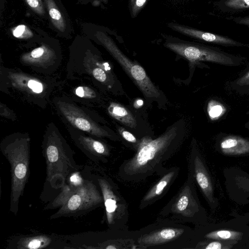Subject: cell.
Segmentation results:
<instances>
[{"mask_svg":"<svg viewBox=\"0 0 249 249\" xmlns=\"http://www.w3.org/2000/svg\"><path fill=\"white\" fill-rule=\"evenodd\" d=\"M194 249H241L240 245L229 242L217 240H202L196 241Z\"/></svg>","mask_w":249,"mask_h":249,"instance_id":"22","label":"cell"},{"mask_svg":"<svg viewBox=\"0 0 249 249\" xmlns=\"http://www.w3.org/2000/svg\"><path fill=\"white\" fill-rule=\"evenodd\" d=\"M168 26L178 33L204 42L228 47L249 48V44L237 41L227 36L205 32L175 23H169Z\"/></svg>","mask_w":249,"mask_h":249,"instance_id":"14","label":"cell"},{"mask_svg":"<svg viewBox=\"0 0 249 249\" xmlns=\"http://www.w3.org/2000/svg\"><path fill=\"white\" fill-rule=\"evenodd\" d=\"M80 147L91 160L104 163L110 155L108 147L103 142L87 137L79 138Z\"/></svg>","mask_w":249,"mask_h":249,"instance_id":"16","label":"cell"},{"mask_svg":"<svg viewBox=\"0 0 249 249\" xmlns=\"http://www.w3.org/2000/svg\"><path fill=\"white\" fill-rule=\"evenodd\" d=\"M108 111L113 118L125 125L132 128L136 127L137 122L135 117L124 106L117 103H111L108 107Z\"/></svg>","mask_w":249,"mask_h":249,"instance_id":"20","label":"cell"},{"mask_svg":"<svg viewBox=\"0 0 249 249\" xmlns=\"http://www.w3.org/2000/svg\"><path fill=\"white\" fill-rule=\"evenodd\" d=\"M0 149L10 165V211L16 215L18 211L19 200L23 195L30 174L29 141L26 139H16L4 142L1 144Z\"/></svg>","mask_w":249,"mask_h":249,"instance_id":"5","label":"cell"},{"mask_svg":"<svg viewBox=\"0 0 249 249\" xmlns=\"http://www.w3.org/2000/svg\"><path fill=\"white\" fill-rule=\"evenodd\" d=\"M5 2V0H0V12L1 16H2V12L4 10Z\"/></svg>","mask_w":249,"mask_h":249,"instance_id":"34","label":"cell"},{"mask_svg":"<svg viewBox=\"0 0 249 249\" xmlns=\"http://www.w3.org/2000/svg\"><path fill=\"white\" fill-rule=\"evenodd\" d=\"M97 180L103 197L108 227L110 230H128V205L118 186L107 177H98Z\"/></svg>","mask_w":249,"mask_h":249,"instance_id":"9","label":"cell"},{"mask_svg":"<svg viewBox=\"0 0 249 249\" xmlns=\"http://www.w3.org/2000/svg\"><path fill=\"white\" fill-rule=\"evenodd\" d=\"M92 74L94 78L101 82H105L107 80V75L102 68H95L93 70Z\"/></svg>","mask_w":249,"mask_h":249,"instance_id":"30","label":"cell"},{"mask_svg":"<svg viewBox=\"0 0 249 249\" xmlns=\"http://www.w3.org/2000/svg\"><path fill=\"white\" fill-rule=\"evenodd\" d=\"M49 28L61 38L72 37L73 29L70 17L61 0H42Z\"/></svg>","mask_w":249,"mask_h":249,"instance_id":"12","label":"cell"},{"mask_svg":"<svg viewBox=\"0 0 249 249\" xmlns=\"http://www.w3.org/2000/svg\"><path fill=\"white\" fill-rule=\"evenodd\" d=\"M31 28L24 25L19 26L15 29L14 35L18 38L23 39L35 37V33H37L38 29L34 28L32 31Z\"/></svg>","mask_w":249,"mask_h":249,"instance_id":"24","label":"cell"},{"mask_svg":"<svg viewBox=\"0 0 249 249\" xmlns=\"http://www.w3.org/2000/svg\"><path fill=\"white\" fill-rule=\"evenodd\" d=\"M27 9L38 18L47 20V15L42 0H22Z\"/></svg>","mask_w":249,"mask_h":249,"instance_id":"23","label":"cell"},{"mask_svg":"<svg viewBox=\"0 0 249 249\" xmlns=\"http://www.w3.org/2000/svg\"><path fill=\"white\" fill-rule=\"evenodd\" d=\"M65 114L68 119L79 129L88 132L90 134L100 137H108L111 139L112 137L107 132L100 128L99 127L91 123L86 118L83 117L74 110L65 111Z\"/></svg>","mask_w":249,"mask_h":249,"instance_id":"18","label":"cell"},{"mask_svg":"<svg viewBox=\"0 0 249 249\" xmlns=\"http://www.w3.org/2000/svg\"><path fill=\"white\" fill-rule=\"evenodd\" d=\"M215 148L218 152L227 156H248L249 155V139L222 133L216 138Z\"/></svg>","mask_w":249,"mask_h":249,"instance_id":"15","label":"cell"},{"mask_svg":"<svg viewBox=\"0 0 249 249\" xmlns=\"http://www.w3.org/2000/svg\"><path fill=\"white\" fill-rule=\"evenodd\" d=\"M189 173L200 189L212 211L219 206L215 196L214 183L206 163L195 143L192 145L188 159Z\"/></svg>","mask_w":249,"mask_h":249,"instance_id":"11","label":"cell"},{"mask_svg":"<svg viewBox=\"0 0 249 249\" xmlns=\"http://www.w3.org/2000/svg\"><path fill=\"white\" fill-rule=\"evenodd\" d=\"M230 86L236 92L249 96V64L230 82Z\"/></svg>","mask_w":249,"mask_h":249,"instance_id":"21","label":"cell"},{"mask_svg":"<svg viewBox=\"0 0 249 249\" xmlns=\"http://www.w3.org/2000/svg\"><path fill=\"white\" fill-rule=\"evenodd\" d=\"M230 19L238 24L246 26L249 28V16L243 17H231Z\"/></svg>","mask_w":249,"mask_h":249,"instance_id":"32","label":"cell"},{"mask_svg":"<svg viewBox=\"0 0 249 249\" xmlns=\"http://www.w3.org/2000/svg\"><path fill=\"white\" fill-rule=\"evenodd\" d=\"M76 172H75L74 175L72 176L73 179H71L68 184H64L61 192L44 208V210H52L61 207L77 191L83 183L84 179L78 177Z\"/></svg>","mask_w":249,"mask_h":249,"instance_id":"17","label":"cell"},{"mask_svg":"<svg viewBox=\"0 0 249 249\" xmlns=\"http://www.w3.org/2000/svg\"><path fill=\"white\" fill-rule=\"evenodd\" d=\"M76 1L81 5L90 4L93 6H100L107 4L108 0H76Z\"/></svg>","mask_w":249,"mask_h":249,"instance_id":"29","label":"cell"},{"mask_svg":"<svg viewBox=\"0 0 249 249\" xmlns=\"http://www.w3.org/2000/svg\"><path fill=\"white\" fill-rule=\"evenodd\" d=\"M164 45L194 64L200 62H209L224 66L238 67L245 64L247 60L245 57L201 44L169 42Z\"/></svg>","mask_w":249,"mask_h":249,"instance_id":"7","label":"cell"},{"mask_svg":"<svg viewBox=\"0 0 249 249\" xmlns=\"http://www.w3.org/2000/svg\"><path fill=\"white\" fill-rule=\"evenodd\" d=\"M248 203H249V199H248L247 201H246L245 203H244V204H248ZM241 216L243 218H244L248 222H249V212L245 213L243 215H241Z\"/></svg>","mask_w":249,"mask_h":249,"instance_id":"33","label":"cell"},{"mask_svg":"<svg viewBox=\"0 0 249 249\" xmlns=\"http://www.w3.org/2000/svg\"><path fill=\"white\" fill-rule=\"evenodd\" d=\"M234 218L218 223H208L196 226L192 244L202 240H217L237 244L243 249L249 241V226L248 222L240 215L231 214Z\"/></svg>","mask_w":249,"mask_h":249,"instance_id":"8","label":"cell"},{"mask_svg":"<svg viewBox=\"0 0 249 249\" xmlns=\"http://www.w3.org/2000/svg\"><path fill=\"white\" fill-rule=\"evenodd\" d=\"M46 140L42 151L46 164V180L53 185L59 179L64 184L67 178L82 166L76 164L73 151L60 139L49 137Z\"/></svg>","mask_w":249,"mask_h":249,"instance_id":"6","label":"cell"},{"mask_svg":"<svg viewBox=\"0 0 249 249\" xmlns=\"http://www.w3.org/2000/svg\"><path fill=\"white\" fill-rule=\"evenodd\" d=\"M156 220L190 223L195 227L208 223L207 212L199 200L191 174H188L180 190L158 213Z\"/></svg>","mask_w":249,"mask_h":249,"instance_id":"4","label":"cell"},{"mask_svg":"<svg viewBox=\"0 0 249 249\" xmlns=\"http://www.w3.org/2000/svg\"><path fill=\"white\" fill-rule=\"evenodd\" d=\"M10 242V248L12 249H40L49 246L52 239L45 235H36L16 237Z\"/></svg>","mask_w":249,"mask_h":249,"instance_id":"19","label":"cell"},{"mask_svg":"<svg viewBox=\"0 0 249 249\" xmlns=\"http://www.w3.org/2000/svg\"><path fill=\"white\" fill-rule=\"evenodd\" d=\"M179 171L178 167L166 169L160 178L148 190L140 202L139 208L142 210L162 198L169 191L177 178Z\"/></svg>","mask_w":249,"mask_h":249,"instance_id":"13","label":"cell"},{"mask_svg":"<svg viewBox=\"0 0 249 249\" xmlns=\"http://www.w3.org/2000/svg\"><path fill=\"white\" fill-rule=\"evenodd\" d=\"M245 127L249 131V120L246 123Z\"/></svg>","mask_w":249,"mask_h":249,"instance_id":"35","label":"cell"},{"mask_svg":"<svg viewBox=\"0 0 249 249\" xmlns=\"http://www.w3.org/2000/svg\"><path fill=\"white\" fill-rule=\"evenodd\" d=\"M28 86L34 92L39 93L43 90V86L41 83L34 80H30L28 83Z\"/></svg>","mask_w":249,"mask_h":249,"instance_id":"31","label":"cell"},{"mask_svg":"<svg viewBox=\"0 0 249 249\" xmlns=\"http://www.w3.org/2000/svg\"><path fill=\"white\" fill-rule=\"evenodd\" d=\"M102 205L104 200L101 190L92 180L84 179L77 191L57 212L51 216L50 219L70 215Z\"/></svg>","mask_w":249,"mask_h":249,"instance_id":"10","label":"cell"},{"mask_svg":"<svg viewBox=\"0 0 249 249\" xmlns=\"http://www.w3.org/2000/svg\"><path fill=\"white\" fill-rule=\"evenodd\" d=\"M118 131L124 140L132 144L133 149L136 151L139 145L140 139L137 140L133 134L123 127H119Z\"/></svg>","mask_w":249,"mask_h":249,"instance_id":"26","label":"cell"},{"mask_svg":"<svg viewBox=\"0 0 249 249\" xmlns=\"http://www.w3.org/2000/svg\"><path fill=\"white\" fill-rule=\"evenodd\" d=\"M243 249H249V241L244 245Z\"/></svg>","mask_w":249,"mask_h":249,"instance_id":"36","label":"cell"},{"mask_svg":"<svg viewBox=\"0 0 249 249\" xmlns=\"http://www.w3.org/2000/svg\"><path fill=\"white\" fill-rule=\"evenodd\" d=\"M80 26L84 36L102 45L111 54L146 97H160L159 90L144 69L129 59L102 27L89 22H81Z\"/></svg>","mask_w":249,"mask_h":249,"instance_id":"3","label":"cell"},{"mask_svg":"<svg viewBox=\"0 0 249 249\" xmlns=\"http://www.w3.org/2000/svg\"><path fill=\"white\" fill-rule=\"evenodd\" d=\"M225 5L234 9H249V0H226Z\"/></svg>","mask_w":249,"mask_h":249,"instance_id":"27","label":"cell"},{"mask_svg":"<svg viewBox=\"0 0 249 249\" xmlns=\"http://www.w3.org/2000/svg\"><path fill=\"white\" fill-rule=\"evenodd\" d=\"M150 0H129V9L132 18H136Z\"/></svg>","mask_w":249,"mask_h":249,"instance_id":"25","label":"cell"},{"mask_svg":"<svg viewBox=\"0 0 249 249\" xmlns=\"http://www.w3.org/2000/svg\"><path fill=\"white\" fill-rule=\"evenodd\" d=\"M194 230L184 224L156 220L138 230L136 249H190Z\"/></svg>","mask_w":249,"mask_h":249,"instance_id":"2","label":"cell"},{"mask_svg":"<svg viewBox=\"0 0 249 249\" xmlns=\"http://www.w3.org/2000/svg\"><path fill=\"white\" fill-rule=\"evenodd\" d=\"M75 93L80 97L93 98L95 96V92L87 87H79L75 89Z\"/></svg>","mask_w":249,"mask_h":249,"instance_id":"28","label":"cell"},{"mask_svg":"<svg viewBox=\"0 0 249 249\" xmlns=\"http://www.w3.org/2000/svg\"><path fill=\"white\" fill-rule=\"evenodd\" d=\"M184 136L183 131L175 125L155 139L150 136L142 137L134 155L122 162L118 176L124 181L138 182L155 173L160 175L166 169L163 163L178 151Z\"/></svg>","mask_w":249,"mask_h":249,"instance_id":"1","label":"cell"}]
</instances>
